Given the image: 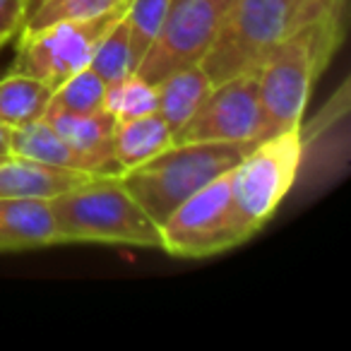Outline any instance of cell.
Returning <instances> with one entry per match:
<instances>
[{
	"label": "cell",
	"mask_w": 351,
	"mask_h": 351,
	"mask_svg": "<svg viewBox=\"0 0 351 351\" xmlns=\"http://www.w3.org/2000/svg\"><path fill=\"white\" fill-rule=\"evenodd\" d=\"M313 22H341L344 0H296Z\"/></svg>",
	"instance_id": "603a6c76"
},
{
	"label": "cell",
	"mask_w": 351,
	"mask_h": 351,
	"mask_svg": "<svg viewBox=\"0 0 351 351\" xmlns=\"http://www.w3.org/2000/svg\"><path fill=\"white\" fill-rule=\"evenodd\" d=\"M53 89L25 70H12L0 80V125L20 128L46 116Z\"/></svg>",
	"instance_id": "9a60e30c"
},
{
	"label": "cell",
	"mask_w": 351,
	"mask_h": 351,
	"mask_svg": "<svg viewBox=\"0 0 351 351\" xmlns=\"http://www.w3.org/2000/svg\"><path fill=\"white\" fill-rule=\"evenodd\" d=\"M159 234L164 253L188 260L226 253L255 236L236 210L229 173L183 200L159 224Z\"/></svg>",
	"instance_id": "5b68a950"
},
{
	"label": "cell",
	"mask_w": 351,
	"mask_h": 351,
	"mask_svg": "<svg viewBox=\"0 0 351 351\" xmlns=\"http://www.w3.org/2000/svg\"><path fill=\"white\" fill-rule=\"evenodd\" d=\"M92 173L84 171L53 169V166L34 164L20 156L0 159V200L5 197H53L63 191L89 181Z\"/></svg>",
	"instance_id": "7c38bea8"
},
{
	"label": "cell",
	"mask_w": 351,
	"mask_h": 351,
	"mask_svg": "<svg viewBox=\"0 0 351 351\" xmlns=\"http://www.w3.org/2000/svg\"><path fill=\"white\" fill-rule=\"evenodd\" d=\"M60 243L137 245L161 250L159 224L123 186L121 176L89 181L49 197Z\"/></svg>",
	"instance_id": "6da1fadb"
},
{
	"label": "cell",
	"mask_w": 351,
	"mask_h": 351,
	"mask_svg": "<svg viewBox=\"0 0 351 351\" xmlns=\"http://www.w3.org/2000/svg\"><path fill=\"white\" fill-rule=\"evenodd\" d=\"M128 0H46L25 20L22 29H39L63 20H87L125 5Z\"/></svg>",
	"instance_id": "44dd1931"
},
{
	"label": "cell",
	"mask_w": 351,
	"mask_h": 351,
	"mask_svg": "<svg viewBox=\"0 0 351 351\" xmlns=\"http://www.w3.org/2000/svg\"><path fill=\"white\" fill-rule=\"evenodd\" d=\"M108 84L94 73L92 68H82L68 80L58 84L51 94V111L65 113H92L104 108V97H106Z\"/></svg>",
	"instance_id": "d6986e66"
},
{
	"label": "cell",
	"mask_w": 351,
	"mask_h": 351,
	"mask_svg": "<svg viewBox=\"0 0 351 351\" xmlns=\"http://www.w3.org/2000/svg\"><path fill=\"white\" fill-rule=\"evenodd\" d=\"M123 15L104 32V36L99 39L97 49L92 53V63H89V68L106 84H113L118 80L135 73V56H132L130 32H128L125 17Z\"/></svg>",
	"instance_id": "e0dca14e"
},
{
	"label": "cell",
	"mask_w": 351,
	"mask_h": 351,
	"mask_svg": "<svg viewBox=\"0 0 351 351\" xmlns=\"http://www.w3.org/2000/svg\"><path fill=\"white\" fill-rule=\"evenodd\" d=\"M10 156V128L0 125V159Z\"/></svg>",
	"instance_id": "cb8c5ba5"
},
{
	"label": "cell",
	"mask_w": 351,
	"mask_h": 351,
	"mask_svg": "<svg viewBox=\"0 0 351 351\" xmlns=\"http://www.w3.org/2000/svg\"><path fill=\"white\" fill-rule=\"evenodd\" d=\"M125 8L128 3L99 17L63 20L39 29H22L15 70H25L56 89L77 70L89 68L99 39L125 12Z\"/></svg>",
	"instance_id": "52a82bcc"
},
{
	"label": "cell",
	"mask_w": 351,
	"mask_h": 351,
	"mask_svg": "<svg viewBox=\"0 0 351 351\" xmlns=\"http://www.w3.org/2000/svg\"><path fill=\"white\" fill-rule=\"evenodd\" d=\"M159 108V94L152 82L140 77L137 73L108 84L104 97V111L113 121H130L147 113H154Z\"/></svg>",
	"instance_id": "ac0fdd59"
},
{
	"label": "cell",
	"mask_w": 351,
	"mask_h": 351,
	"mask_svg": "<svg viewBox=\"0 0 351 351\" xmlns=\"http://www.w3.org/2000/svg\"><path fill=\"white\" fill-rule=\"evenodd\" d=\"M44 118L73 149L80 161V169L92 176H121L116 156H113L116 121L104 108L92 113H65L49 108Z\"/></svg>",
	"instance_id": "30bf717a"
},
{
	"label": "cell",
	"mask_w": 351,
	"mask_h": 351,
	"mask_svg": "<svg viewBox=\"0 0 351 351\" xmlns=\"http://www.w3.org/2000/svg\"><path fill=\"white\" fill-rule=\"evenodd\" d=\"M60 243L49 197L0 200V253Z\"/></svg>",
	"instance_id": "8fae6325"
},
{
	"label": "cell",
	"mask_w": 351,
	"mask_h": 351,
	"mask_svg": "<svg viewBox=\"0 0 351 351\" xmlns=\"http://www.w3.org/2000/svg\"><path fill=\"white\" fill-rule=\"evenodd\" d=\"M341 36V22H308L267 56L258 70L265 137L301 128L311 87Z\"/></svg>",
	"instance_id": "7a4b0ae2"
},
{
	"label": "cell",
	"mask_w": 351,
	"mask_h": 351,
	"mask_svg": "<svg viewBox=\"0 0 351 351\" xmlns=\"http://www.w3.org/2000/svg\"><path fill=\"white\" fill-rule=\"evenodd\" d=\"M27 20V0H0V49L22 32Z\"/></svg>",
	"instance_id": "7402d4cb"
},
{
	"label": "cell",
	"mask_w": 351,
	"mask_h": 351,
	"mask_svg": "<svg viewBox=\"0 0 351 351\" xmlns=\"http://www.w3.org/2000/svg\"><path fill=\"white\" fill-rule=\"evenodd\" d=\"M250 147L243 142H173L161 154L121 173V181L161 224L193 193L229 173Z\"/></svg>",
	"instance_id": "3957f363"
},
{
	"label": "cell",
	"mask_w": 351,
	"mask_h": 351,
	"mask_svg": "<svg viewBox=\"0 0 351 351\" xmlns=\"http://www.w3.org/2000/svg\"><path fill=\"white\" fill-rule=\"evenodd\" d=\"M308 22L313 20L296 0H234L200 65L212 84L255 75L267 56Z\"/></svg>",
	"instance_id": "277c9868"
},
{
	"label": "cell",
	"mask_w": 351,
	"mask_h": 351,
	"mask_svg": "<svg viewBox=\"0 0 351 351\" xmlns=\"http://www.w3.org/2000/svg\"><path fill=\"white\" fill-rule=\"evenodd\" d=\"M303 145L306 140L301 128L277 132L255 142L243 159L229 171L236 210L253 234H258L272 219L296 183L303 161Z\"/></svg>",
	"instance_id": "8992f818"
},
{
	"label": "cell",
	"mask_w": 351,
	"mask_h": 351,
	"mask_svg": "<svg viewBox=\"0 0 351 351\" xmlns=\"http://www.w3.org/2000/svg\"><path fill=\"white\" fill-rule=\"evenodd\" d=\"M171 0H128L125 8V25L130 32L132 56H135V68L156 39L161 25L166 20Z\"/></svg>",
	"instance_id": "ffe728a7"
},
{
	"label": "cell",
	"mask_w": 351,
	"mask_h": 351,
	"mask_svg": "<svg viewBox=\"0 0 351 351\" xmlns=\"http://www.w3.org/2000/svg\"><path fill=\"white\" fill-rule=\"evenodd\" d=\"M171 145L173 135L159 111L130 121H116L113 125V156L121 173L149 161Z\"/></svg>",
	"instance_id": "5bb4252c"
},
{
	"label": "cell",
	"mask_w": 351,
	"mask_h": 351,
	"mask_svg": "<svg viewBox=\"0 0 351 351\" xmlns=\"http://www.w3.org/2000/svg\"><path fill=\"white\" fill-rule=\"evenodd\" d=\"M10 154L27 161H34V164L53 166V169L82 171L77 156L73 154V149L65 145V140L56 132V128L46 118H39V121L27 123V125L20 128H12Z\"/></svg>",
	"instance_id": "2e32d148"
},
{
	"label": "cell",
	"mask_w": 351,
	"mask_h": 351,
	"mask_svg": "<svg viewBox=\"0 0 351 351\" xmlns=\"http://www.w3.org/2000/svg\"><path fill=\"white\" fill-rule=\"evenodd\" d=\"M44 3H46V0H27V17H29L32 12L36 10V8H41V5H44Z\"/></svg>",
	"instance_id": "d4e9b609"
},
{
	"label": "cell",
	"mask_w": 351,
	"mask_h": 351,
	"mask_svg": "<svg viewBox=\"0 0 351 351\" xmlns=\"http://www.w3.org/2000/svg\"><path fill=\"white\" fill-rule=\"evenodd\" d=\"M234 0H171L156 39L135 73L156 84L173 70L200 65Z\"/></svg>",
	"instance_id": "ba28073f"
},
{
	"label": "cell",
	"mask_w": 351,
	"mask_h": 351,
	"mask_svg": "<svg viewBox=\"0 0 351 351\" xmlns=\"http://www.w3.org/2000/svg\"><path fill=\"white\" fill-rule=\"evenodd\" d=\"M260 140H265V118L258 94V73L215 84L191 123L176 137V142L243 145H255Z\"/></svg>",
	"instance_id": "9c48e42d"
},
{
	"label": "cell",
	"mask_w": 351,
	"mask_h": 351,
	"mask_svg": "<svg viewBox=\"0 0 351 351\" xmlns=\"http://www.w3.org/2000/svg\"><path fill=\"white\" fill-rule=\"evenodd\" d=\"M212 80L202 70V65H188V68L173 70L166 75L159 84H156V94H159V116L166 121L173 142L178 132L191 123V118L197 113L207 94L212 92Z\"/></svg>",
	"instance_id": "4fadbf2b"
}]
</instances>
